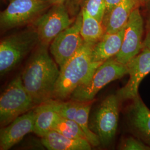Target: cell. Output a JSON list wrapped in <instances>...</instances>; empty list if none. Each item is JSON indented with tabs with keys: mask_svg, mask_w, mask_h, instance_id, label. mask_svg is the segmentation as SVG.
<instances>
[{
	"mask_svg": "<svg viewBox=\"0 0 150 150\" xmlns=\"http://www.w3.org/2000/svg\"><path fill=\"white\" fill-rule=\"evenodd\" d=\"M47 47L38 44L21 74L23 86L36 106L52 100L59 75V66Z\"/></svg>",
	"mask_w": 150,
	"mask_h": 150,
	"instance_id": "obj_1",
	"label": "cell"
},
{
	"mask_svg": "<svg viewBox=\"0 0 150 150\" xmlns=\"http://www.w3.org/2000/svg\"><path fill=\"white\" fill-rule=\"evenodd\" d=\"M94 45L84 42L75 54L59 69L54 98L61 101L70 97L78 87L90 81L95 71L102 64L93 62L92 59Z\"/></svg>",
	"mask_w": 150,
	"mask_h": 150,
	"instance_id": "obj_2",
	"label": "cell"
},
{
	"mask_svg": "<svg viewBox=\"0 0 150 150\" xmlns=\"http://www.w3.org/2000/svg\"><path fill=\"white\" fill-rule=\"evenodd\" d=\"M40 43L36 30L24 31L4 38L0 43V74L13 70Z\"/></svg>",
	"mask_w": 150,
	"mask_h": 150,
	"instance_id": "obj_3",
	"label": "cell"
},
{
	"mask_svg": "<svg viewBox=\"0 0 150 150\" xmlns=\"http://www.w3.org/2000/svg\"><path fill=\"white\" fill-rule=\"evenodd\" d=\"M128 74L127 64L120 62L115 57L101 64L85 84L78 87L71 94V100L81 102H91L97 93L109 83Z\"/></svg>",
	"mask_w": 150,
	"mask_h": 150,
	"instance_id": "obj_4",
	"label": "cell"
},
{
	"mask_svg": "<svg viewBox=\"0 0 150 150\" xmlns=\"http://www.w3.org/2000/svg\"><path fill=\"white\" fill-rule=\"evenodd\" d=\"M36 106L23 86L21 75L10 82L0 97V125L5 127Z\"/></svg>",
	"mask_w": 150,
	"mask_h": 150,
	"instance_id": "obj_5",
	"label": "cell"
},
{
	"mask_svg": "<svg viewBox=\"0 0 150 150\" xmlns=\"http://www.w3.org/2000/svg\"><path fill=\"white\" fill-rule=\"evenodd\" d=\"M120 99L117 95L106 97L92 116L90 127L98 137L100 144L110 145L116 136L119 120Z\"/></svg>",
	"mask_w": 150,
	"mask_h": 150,
	"instance_id": "obj_6",
	"label": "cell"
},
{
	"mask_svg": "<svg viewBox=\"0 0 150 150\" xmlns=\"http://www.w3.org/2000/svg\"><path fill=\"white\" fill-rule=\"evenodd\" d=\"M64 5H53L34 22L40 44L48 46L56 37L74 22Z\"/></svg>",
	"mask_w": 150,
	"mask_h": 150,
	"instance_id": "obj_7",
	"label": "cell"
},
{
	"mask_svg": "<svg viewBox=\"0 0 150 150\" xmlns=\"http://www.w3.org/2000/svg\"><path fill=\"white\" fill-rule=\"evenodd\" d=\"M43 0H10L0 14L1 27L10 29L31 21L49 6Z\"/></svg>",
	"mask_w": 150,
	"mask_h": 150,
	"instance_id": "obj_8",
	"label": "cell"
},
{
	"mask_svg": "<svg viewBox=\"0 0 150 150\" xmlns=\"http://www.w3.org/2000/svg\"><path fill=\"white\" fill-rule=\"evenodd\" d=\"M82 20L81 12L70 26L59 33L50 44V52L59 69L85 42L81 35Z\"/></svg>",
	"mask_w": 150,
	"mask_h": 150,
	"instance_id": "obj_9",
	"label": "cell"
},
{
	"mask_svg": "<svg viewBox=\"0 0 150 150\" xmlns=\"http://www.w3.org/2000/svg\"><path fill=\"white\" fill-rule=\"evenodd\" d=\"M144 22L139 6L136 7L129 17L126 26L122 47L115 57L121 63L127 64L144 48L143 35Z\"/></svg>",
	"mask_w": 150,
	"mask_h": 150,
	"instance_id": "obj_10",
	"label": "cell"
},
{
	"mask_svg": "<svg viewBox=\"0 0 150 150\" xmlns=\"http://www.w3.org/2000/svg\"><path fill=\"white\" fill-rule=\"evenodd\" d=\"M129 80L117 93L120 101L132 100L139 94V84L150 73V50L144 48L127 64Z\"/></svg>",
	"mask_w": 150,
	"mask_h": 150,
	"instance_id": "obj_11",
	"label": "cell"
},
{
	"mask_svg": "<svg viewBox=\"0 0 150 150\" xmlns=\"http://www.w3.org/2000/svg\"><path fill=\"white\" fill-rule=\"evenodd\" d=\"M36 113L35 108L14 120L0 131V149L8 150L34 131Z\"/></svg>",
	"mask_w": 150,
	"mask_h": 150,
	"instance_id": "obj_12",
	"label": "cell"
},
{
	"mask_svg": "<svg viewBox=\"0 0 150 150\" xmlns=\"http://www.w3.org/2000/svg\"><path fill=\"white\" fill-rule=\"evenodd\" d=\"M127 111V122L135 137L150 147V110L139 95L132 99Z\"/></svg>",
	"mask_w": 150,
	"mask_h": 150,
	"instance_id": "obj_13",
	"label": "cell"
},
{
	"mask_svg": "<svg viewBox=\"0 0 150 150\" xmlns=\"http://www.w3.org/2000/svg\"><path fill=\"white\" fill-rule=\"evenodd\" d=\"M125 28L126 26L112 33H105L101 40L94 45L92 51L93 62L103 63L118 54L122 47Z\"/></svg>",
	"mask_w": 150,
	"mask_h": 150,
	"instance_id": "obj_14",
	"label": "cell"
},
{
	"mask_svg": "<svg viewBox=\"0 0 150 150\" xmlns=\"http://www.w3.org/2000/svg\"><path fill=\"white\" fill-rule=\"evenodd\" d=\"M139 5L137 0H122L115 6L102 22L105 33H115L125 27L131 13Z\"/></svg>",
	"mask_w": 150,
	"mask_h": 150,
	"instance_id": "obj_15",
	"label": "cell"
},
{
	"mask_svg": "<svg viewBox=\"0 0 150 150\" xmlns=\"http://www.w3.org/2000/svg\"><path fill=\"white\" fill-rule=\"evenodd\" d=\"M42 145L50 150H90L92 146L84 139H72L51 130L41 137Z\"/></svg>",
	"mask_w": 150,
	"mask_h": 150,
	"instance_id": "obj_16",
	"label": "cell"
},
{
	"mask_svg": "<svg viewBox=\"0 0 150 150\" xmlns=\"http://www.w3.org/2000/svg\"><path fill=\"white\" fill-rule=\"evenodd\" d=\"M36 113L34 131L42 137L53 129L60 116L54 107V100H51L40 104L35 108Z\"/></svg>",
	"mask_w": 150,
	"mask_h": 150,
	"instance_id": "obj_17",
	"label": "cell"
},
{
	"mask_svg": "<svg viewBox=\"0 0 150 150\" xmlns=\"http://www.w3.org/2000/svg\"><path fill=\"white\" fill-rule=\"evenodd\" d=\"M82 13V25L81 35L85 42L95 44L105 35V31L102 23L88 15L83 9Z\"/></svg>",
	"mask_w": 150,
	"mask_h": 150,
	"instance_id": "obj_18",
	"label": "cell"
},
{
	"mask_svg": "<svg viewBox=\"0 0 150 150\" xmlns=\"http://www.w3.org/2000/svg\"><path fill=\"white\" fill-rule=\"evenodd\" d=\"M90 102H81L77 111L74 121L80 126L86 137V139L92 146L96 147L100 144L98 137L90 129L89 123V115L91 110Z\"/></svg>",
	"mask_w": 150,
	"mask_h": 150,
	"instance_id": "obj_19",
	"label": "cell"
},
{
	"mask_svg": "<svg viewBox=\"0 0 150 150\" xmlns=\"http://www.w3.org/2000/svg\"><path fill=\"white\" fill-rule=\"evenodd\" d=\"M64 136L72 139H86V137L80 126L74 120L59 117L53 129Z\"/></svg>",
	"mask_w": 150,
	"mask_h": 150,
	"instance_id": "obj_20",
	"label": "cell"
},
{
	"mask_svg": "<svg viewBox=\"0 0 150 150\" xmlns=\"http://www.w3.org/2000/svg\"><path fill=\"white\" fill-rule=\"evenodd\" d=\"M102 23L106 12L105 0H84L82 8Z\"/></svg>",
	"mask_w": 150,
	"mask_h": 150,
	"instance_id": "obj_21",
	"label": "cell"
},
{
	"mask_svg": "<svg viewBox=\"0 0 150 150\" xmlns=\"http://www.w3.org/2000/svg\"><path fill=\"white\" fill-rule=\"evenodd\" d=\"M81 102L71 100L68 102H61L54 100V107L57 112L63 118L74 120L77 111Z\"/></svg>",
	"mask_w": 150,
	"mask_h": 150,
	"instance_id": "obj_22",
	"label": "cell"
},
{
	"mask_svg": "<svg viewBox=\"0 0 150 150\" xmlns=\"http://www.w3.org/2000/svg\"><path fill=\"white\" fill-rule=\"evenodd\" d=\"M119 149L123 150H150V147L141 139L134 136H129L122 140Z\"/></svg>",
	"mask_w": 150,
	"mask_h": 150,
	"instance_id": "obj_23",
	"label": "cell"
},
{
	"mask_svg": "<svg viewBox=\"0 0 150 150\" xmlns=\"http://www.w3.org/2000/svg\"><path fill=\"white\" fill-rule=\"evenodd\" d=\"M105 1L106 4V15L105 17L107 16L110 11H111L113 8L117 5H118L122 0H105Z\"/></svg>",
	"mask_w": 150,
	"mask_h": 150,
	"instance_id": "obj_24",
	"label": "cell"
},
{
	"mask_svg": "<svg viewBox=\"0 0 150 150\" xmlns=\"http://www.w3.org/2000/svg\"><path fill=\"white\" fill-rule=\"evenodd\" d=\"M144 48L150 50V26H148L146 37L144 40Z\"/></svg>",
	"mask_w": 150,
	"mask_h": 150,
	"instance_id": "obj_25",
	"label": "cell"
},
{
	"mask_svg": "<svg viewBox=\"0 0 150 150\" xmlns=\"http://www.w3.org/2000/svg\"><path fill=\"white\" fill-rule=\"evenodd\" d=\"M49 5H64V3L67 0H43Z\"/></svg>",
	"mask_w": 150,
	"mask_h": 150,
	"instance_id": "obj_26",
	"label": "cell"
},
{
	"mask_svg": "<svg viewBox=\"0 0 150 150\" xmlns=\"http://www.w3.org/2000/svg\"><path fill=\"white\" fill-rule=\"evenodd\" d=\"M83 1L84 0H73V4L75 6L78 7Z\"/></svg>",
	"mask_w": 150,
	"mask_h": 150,
	"instance_id": "obj_27",
	"label": "cell"
},
{
	"mask_svg": "<svg viewBox=\"0 0 150 150\" xmlns=\"http://www.w3.org/2000/svg\"><path fill=\"white\" fill-rule=\"evenodd\" d=\"M139 5H141V4H147L150 2V0H139Z\"/></svg>",
	"mask_w": 150,
	"mask_h": 150,
	"instance_id": "obj_28",
	"label": "cell"
},
{
	"mask_svg": "<svg viewBox=\"0 0 150 150\" xmlns=\"http://www.w3.org/2000/svg\"><path fill=\"white\" fill-rule=\"evenodd\" d=\"M148 26H150V15L149 17V20H148Z\"/></svg>",
	"mask_w": 150,
	"mask_h": 150,
	"instance_id": "obj_29",
	"label": "cell"
},
{
	"mask_svg": "<svg viewBox=\"0 0 150 150\" xmlns=\"http://www.w3.org/2000/svg\"><path fill=\"white\" fill-rule=\"evenodd\" d=\"M137 1H139V0H137Z\"/></svg>",
	"mask_w": 150,
	"mask_h": 150,
	"instance_id": "obj_30",
	"label": "cell"
}]
</instances>
